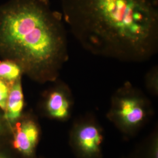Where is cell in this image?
Listing matches in <instances>:
<instances>
[{"label":"cell","mask_w":158,"mask_h":158,"mask_svg":"<svg viewBox=\"0 0 158 158\" xmlns=\"http://www.w3.org/2000/svg\"><path fill=\"white\" fill-rule=\"evenodd\" d=\"M63 19L91 54L144 62L158 52V0H61Z\"/></svg>","instance_id":"cell-1"},{"label":"cell","mask_w":158,"mask_h":158,"mask_svg":"<svg viewBox=\"0 0 158 158\" xmlns=\"http://www.w3.org/2000/svg\"><path fill=\"white\" fill-rule=\"evenodd\" d=\"M0 53L38 82L55 81L69 60L62 13L49 0H10L0 6Z\"/></svg>","instance_id":"cell-2"},{"label":"cell","mask_w":158,"mask_h":158,"mask_svg":"<svg viewBox=\"0 0 158 158\" xmlns=\"http://www.w3.org/2000/svg\"><path fill=\"white\" fill-rule=\"evenodd\" d=\"M153 114L149 99L141 90L126 81L114 93L107 117L123 134L132 136Z\"/></svg>","instance_id":"cell-3"},{"label":"cell","mask_w":158,"mask_h":158,"mask_svg":"<svg viewBox=\"0 0 158 158\" xmlns=\"http://www.w3.org/2000/svg\"><path fill=\"white\" fill-rule=\"evenodd\" d=\"M104 132L95 116L87 113L74 120L69 143L78 158H102Z\"/></svg>","instance_id":"cell-4"},{"label":"cell","mask_w":158,"mask_h":158,"mask_svg":"<svg viewBox=\"0 0 158 158\" xmlns=\"http://www.w3.org/2000/svg\"><path fill=\"white\" fill-rule=\"evenodd\" d=\"M55 85L48 91L44 101L46 114L57 121H66L70 118L74 106L72 92L66 83L57 81Z\"/></svg>","instance_id":"cell-5"},{"label":"cell","mask_w":158,"mask_h":158,"mask_svg":"<svg viewBox=\"0 0 158 158\" xmlns=\"http://www.w3.org/2000/svg\"><path fill=\"white\" fill-rule=\"evenodd\" d=\"M40 135L39 126L34 119H25L17 126L14 136V147L23 156L31 158L35 154Z\"/></svg>","instance_id":"cell-6"},{"label":"cell","mask_w":158,"mask_h":158,"mask_svg":"<svg viewBox=\"0 0 158 158\" xmlns=\"http://www.w3.org/2000/svg\"><path fill=\"white\" fill-rule=\"evenodd\" d=\"M24 106V98L21 79L10 87L4 111V117L7 121L13 123L21 116Z\"/></svg>","instance_id":"cell-7"},{"label":"cell","mask_w":158,"mask_h":158,"mask_svg":"<svg viewBox=\"0 0 158 158\" xmlns=\"http://www.w3.org/2000/svg\"><path fill=\"white\" fill-rule=\"evenodd\" d=\"M131 158H158V129H155L138 146Z\"/></svg>","instance_id":"cell-8"},{"label":"cell","mask_w":158,"mask_h":158,"mask_svg":"<svg viewBox=\"0 0 158 158\" xmlns=\"http://www.w3.org/2000/svg\"><path fill=\"white\" fill-rule=\"evenodd\" d=\"M23 73L22 69L17 63L9 59L0 61V79L8 84L12 85L21 79Z\"/></svg>","instance_id":"cell-9"},{"label":"cell","mask_w":158,"mask_h":158,"mask_svg":"<svg viewBox=\"0 0 158 158\" xmlns=\"http://www.w3.org/2000/svg\"><path fill=\"white\" fill-rule=\"evenodd\" d=\"M147 91L153 96L158 95V66L155 65L147 72L144 77Z\"/></svg>","instance_id":"cell-10"},{"label":"cell","mask_w":158,"mask_h":158,"mask_svg":"<svg viewBox=\"0 0 158 158\" xmlns=\"http://www.w3.org/2000/svg\"><path fill=\"white\" fill-rule=\"evenodd\" d=\"M9 84L0 79V108L5 111L7 98L10 92Z\"/></svg>","instance_id":"cell-11"},{"label":"cell","mask_w":158,"mask_h":158,"mask_svg":"<svg viewBox=\"0 0 158 158\" xmlns=\"http://www.w3.org/2000/svg\"><path fill=\"white\" fill-rule=\"evenodd\" d=\"M2 130V124H1V118H0V132Z\"/></svg>","instance_id":"cell-12"},{"label":"cell","mask_w":158,"mask_h":158,"mask_svg":"<svg viewBox=\"0 0 158 158\" xmlns=\"http://www.w3.org/2000/svg\"><path fill=\"white\" fill-rule=\"evenodd\" d=\"M0 158H6V156H3V155H0Z\"/></svg>","instance_id":"cell-13"}]
</instances>
